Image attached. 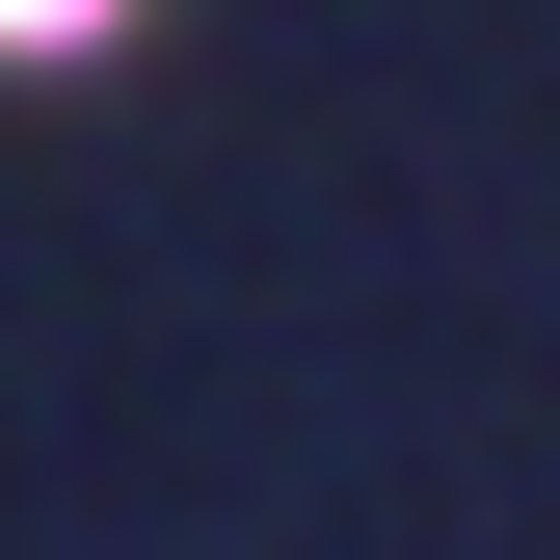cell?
<instances>
[{
	"mask_svg": "<svg viewBox=\"0 0 560 560\" xmlns=\"http://www.w3.org/2000/svg\"><path fill=\"white\" fill-rule=\"evenodd\" d=\"M81 27H107V0H0V54H81Z\"/></svg>",
	"mask_w": 560,
	"mask_h": 560,
	"instance_id": "6da1fadb",
	"label": "cell"
}]
</instances>
